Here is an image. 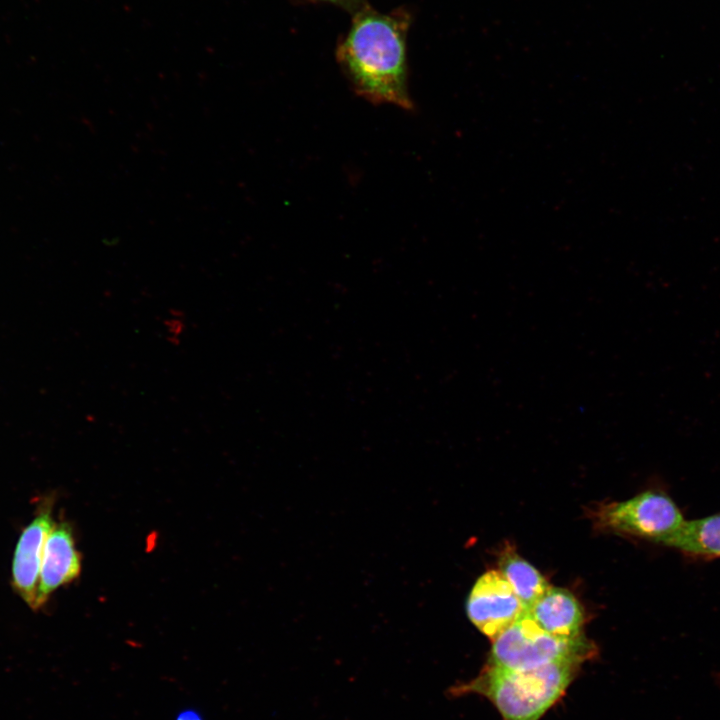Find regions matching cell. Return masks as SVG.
I'll return each instance as SVG.
<instances>
[{"label":"cell","instance_id":"cell-1","mask_svg":"<svg viewBox=\"0 0 720 720\" xmlns=\"http://www.w3.org/2000/svg\"><path fill=\"white\" fill-rule=\"evenodd\" d=\"M410 18L402 9L383 14L365 4L354 11L337 47V61L353 90L373 104L413 110L406 56Z\"/></svg>","mask_w":720,"mask_h":720},{"label":"cell","instance_id":"cell-2","mask_svg":"<svg viewBox=\"0 0 720 720\" xmlns=\"http://www.w3.org/2000/svg\"><path fill=\"white\" fill-rule=\"evenodd\" d=\"M582 663L558 661L532 669L485 665L477 677L449 689L451 696L487 698L503 720H539L566 692Z\"/></svg>","mask_w":720,"mask_h":720},{"label":"cell","instance_id":"cell-3","mask_svg":"<svg viewBox=\"0 0 720 720\" xmlns=\"http://www.w3.org/2000/svg\"><path fill=\"white\" fill-rule=\"evenodd\" d=\"M596 651L594 643L583 634L572 639L553 636L541 629L524 611L493 640L487 665L523 670L558 661L583 664Z\"/></svg>","mask_w":720,"mask_h":720},{"label":"cell","instance_id":"cell-4","mask_svg":"<svg viewBox=\"0 0 720 720\" xmlns=\"http://www.w3.org/2000/svg\"><path fill=\"white\" fill-rule=\"evenodd\" d=\"M595 521L601 528L665 545L685 519L667 495L645 491L628 500L600 506Z\"/></svg>","mask_w":720,"mask_h":720},{"label":"cell","instance_id":"cell-5","mask_svg":"<svg viewBox=\"0 0 720 720\" xmlns=\"http://www.w3.org/2000/svg\"><path fill=\"white\" fill-rule=\"evenodd\" d=\"M471 622L492 641L526 611L499 570H490L475 582L466 603Z\"/></svg>","mask_w":720,"mask_h":720},{"label":"cell","instance_id":"cell-6","mask_svg":"<svg viewBox=\"0 0 720 720\" xmlns=\"http://www.w3.org/2000/svg\"><path fill=\"white\" fill-rule=\"evenodd\" d=\"M51 503L40 507L22 531L12 561V583L17 594L36 609L39 574L45 543L54 526Z\"/></svg>","mask_w":720,"mask_h":720},{"label":"cell","instance_id":"cell-7","mask_svg":"<svg viewBox=\"0 0 720 720\" xmlns=\"http://www.w3.org/2000/svg\"><path fill=\"white\" fill-rule=\"evenodd\" d=\"M80 571L81 558L70 526L63 522L54 524L44 547L36 609L47 601L52 592L77 578Z\"/></svg>","mask_w":720,"mask_h":720},{"label":"cell","instance_id":"cell-8","mask_svg":"<svg viewBox=\"0 0 720 720\" xmlns=\"http://www.w3.org/2000/svg\"><path fill=\"white\" fill-rule=\"evenodd\" d=\"M526 611L541 629L553 636L572 639L582 635V608L565 589L550 586Z\"/></svg>","mask_w":720,"mask_h":720},{"label":"cell","instance_id":"cell-9","mask_svg":"<svg viewBox=\"0 0 720 720\" xmlns=\"http://www.w3.org/2000/svg\"><path fill=\"white\" fill-rule=\"evenodd\" d=\"M499 571L528 610L550 587L545 578L530 563L510 547L502 551Z\"/></svg>","mask_w":720,"mask_h":720},{"label":"cell","instance_id":"cell-10","mask_svg":"<svg viewBox=\"0 0 720 720\" xmlns=\"http://www.w3.org/2000/svg\"><path fill=\"white\" fill-rule=\"evenodd\" d=\"M665 545L695 555L720 556V513L685 520Z\"/></svg>","mask_w":720,"mask_h":720},{"label":"cell","instance_id":"cell-11","mask_svg":"<svg viewBox=\"0 0 720 720\" xmlns=\"http://www.w3.org/2000/svg\"><path fill=\"white\" fill-rule=\"evenodd\" d=\"M175 317L167 319L165 322L166 329L170 335V337L177 338L180 336V334L183 332V322L180 321L181 319L178 318L177 313H175Z\"/></svg>","mask_w":720,"mask_h":720},{"label":"cell","instance_id":"cell-12","mask_svg":"<svg viewBox=\"0 0 720 720\" xmlns=\"http://www.w3.org/2000/svg\"><path fill=\"white\" fill-rule=\"evenodd\" d=\"M317 1H323V2H329L336 4L338 6L344 7L346 9H350L352 11H355L365 5L363 3V0H317Z\"/></svg>","mask_w":720,"mask_h":720},{"label":"cell","instance_id":"cell-13","mask_svg":"<svg viewBox=\"0 0 720 720\" xmlns=\"http://www.w3.org/2000/svg\"><path fill=\"white\" fill-rule=\"evenodd\" d=\"M178 720H201V719H200V716L198 714H196L195 712L186 711L178 717Z\"/></svg>","mask_w":720,"mask_h":720}]
</instances>
